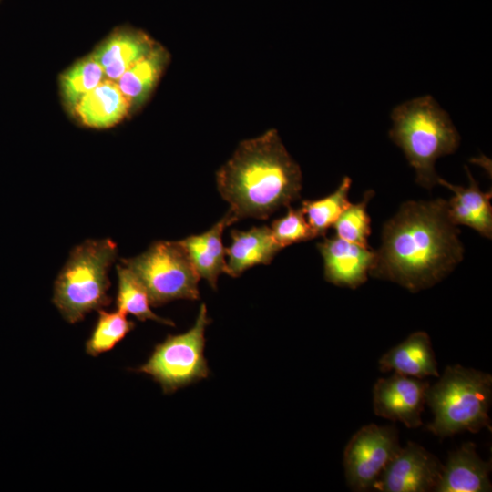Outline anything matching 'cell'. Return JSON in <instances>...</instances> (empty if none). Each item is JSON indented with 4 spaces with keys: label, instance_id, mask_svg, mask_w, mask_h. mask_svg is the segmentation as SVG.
<instances>
[{
    "label": "cell",
    "instance_id": "11",
    "mask_svg": "<svg viewBox=\"0 0 492 492\" xmlns=\"http://www.w3.org/2000/svg\"><path fill=\"white\" fill-rule=\"evenodd\" d=\"M317 247L328 282L356 289L367 281L376 257L371 247H363L337 236L324 237Z\"/></svg>",
    "mask_w": 492,
    "mask_h": 492
},
{
    "label": "cell",
    "instance_id": "16",
    "mask_svg": "<svg viewBox=\"0 0 492 492\" xmlns=\"http://www.w3.org/2000/svg\"><path fill=\"white\" fill-rule=\"evenodd\" d=\"M231 243L225 248V273L240 276L247 269L258 264H269L282 250L272 237L270 227H252L248 231L232 230Z\"/></svg>",
    "mask_w": 492,
    "mask_h": 492
},
{
    "label": "cell",
    "instance_id": "6",
    "mask_svg": "<svg viewBox=\"0 0 492 492\" xmlns=\"http://www.w3.org/2000/svg\"><path fill=\"white\" fill-rule=\"evenodd\" d=\"M121 262L144 286L151 306L200 298V277L179 241H156L143 253Z\"/></svg>",
    "mask_w": 492,
    "mask_h": 492
},
{
    "label": "cell",
    "instance_id": "1",
    "mask_svg": "<svg viewBox=\"0 0 492 492\" xmlns=\"http://www.w3.org/2000/svg\"><path fill=\"white\" fill-rule=\"evenodd\" d=\"M459 232L448 216L447 200L405 201L384 225L370 275L412 292L430 288L462 261Z\"/></svg>",
    "mask_w": 492,
    "mask_h": 492
},
{
    "label": "cell",
    "instance_id": "25",
    "mask_svg": "<svg viewBox=\"0 0 492 492\" xmlns=\"http://www.w3.org/2000/svg\"><path fill=\"white\" fill-rule=\"evenodd\" d=\"M270 229L273 239L282 249L317 237L301 208L293 209L289 206L286 214L274 220Z\"/></svg>",
    "mask_w": 492,
    "mask_h": 492
},
{
    "label": "cell",
    "instance_id": "4",
    "mask_svg": "<svg viewBox=\"0 0 492 492\" xmlns=\"http://www.w3.org/2000/svg\"><path fill=\"white\" fill-rule=\"evenodd\" d=\"M491 397V374L460 364L448 365L427 390L425 404L434 420L426 429L440 438L465 431L490 430Z\"/></svg>",
    "mask_w": 492,
    "mask_h": 492
},
{
    "label": "cell",
    "instance_id": "24",
    "mask_svg": "<svg viewBox=\"0 0 492 492\" xmlns=\"http://www.w3.org/2000/svg\"><path fill=\"white\" fill-rule=\"evenodd\" d=\"M374 192L367 190L358 203H350L333 224L336 236L363 247H370L371 219L367 212L368 202Z\"/></svg>",
    "mask_w": 492,
    "mask_h": 492
},
{
    "label": "cell",
    "instance_id": "18",
    "mask_svg": "<svg viewBox=\"0 0 492 492\" xmlns=\"http://www.w3.org/2000/svg\"><path fill=\"white\" fill-rule=\"evenodd\" d=\"M237 220L229 212L204 233L187 237L179 242L187 251L196 272L205 279L213 290L217 289L218 278L225 272V248L222 233L226 227Z\"/></svg>",
    "mask_w": 492,
    "mask_h": 492
},
{
    "label": "cell",
    "instance_id": "12",
    "mask_svg": "<svg viewBox=\"0 0 492 492\" xmlns=\"http://www.w3.org/2000/svg\"><path fill=\"white\" fill-rule=\"evenodd\" d=\"M476 448L475 443L466 442L449 453L436 492L491 491V461H484Z\"/></svg>",
    "mask_w": 492,
    "mask_h": 492
},
{
    "label": "cell",
    "instance_id": "17",
    "mask_svg": "<svg viewBox=\"0 0 492 492\" xmlns=\"http://www.w3.org/2000/svg\"><path fill=\"white\" fill-rule=\"evenodd\" d=\"M383 373H394L424 379L439 376L437 363L429 335L423 331L411 333L379 359Z\"/></svg>",
    "mask_w": 492,
    "mask_h": 492
},
{
    "label": "cell",
    "instance_id": "7",
    "mask_svg": "<svg viewBox=\"0 0 492 492\" xmlns=\"http://www.w3.org/2000/svg\"><path fill=\"white\" fill-rule=\"evenodd\" d=\"M210 323L202 303L194 325L186 333L169 335L158 343L148 361L135 371L151 376L167 395L207 378L210 369L204 348L205 330Z\"/></svg>",
    "mask_w": 492,
    "mask_h": 492
},
{
    "label": "cell",
    "instance_id": "21",
    "mask_svg": "<svg viewBox=\"0 0 492 492\" xmlns=\"http://www.w3.org/2000/svg\"><path fill=\"white\" fill-rule=\"evenodd\" d=\"M105 78L103 67L92 54L77 61L60 77V91L65 105L72 111L77 103Z\"/></svg>",
    "mask_w": 492,
    "mask_h": 492
},
{
    "label": "cell",
    "instance_id": "22",
    "mask_svg": "<svg viewBox=\"0 0 492 492\" xmlns=\"http://www.w3.org/2000/svg\"><path fill=\"white\" fill-rule=\"evenodd\" d=\"M351 184L352 179L344 177L337 189L326 197L302 202L301 210L317 237L324 236L350 205L348 194Z\"/></svg>",
    "mask_w": 492,
    "mask_h": 492
},
{
    "label": "cell",
    "instance_id": "20",
    "mask_svg": "<svg viewBox=\"0 0 492 492\" xmlns=\"http://www.w3.org/2000/svg\"><path fill=\"white\" fill-rule=\"evenodd\" d=\"M117 272L118 292L116 306L118 310L126 314H131L139 321L152 320L174 326V323L171 320L159 317L152 312L147 291L128 268L123 264L118 265Z\"/></svg>",
    "mask_w": 492,
    "mask_h": 492
},
{
    "label": "cell",
    "instance_id": "26",
    "mask_svg": "<svg viewBox=\"0 0 492 492\" xmlns=\"http://www.w3.org/2000/svg\"><path fill=\"white\" fill-rule=\"evenodd\" d=\"M0 1H2V0H0Z\"/></svg>",
    "mask_w": 492,
    "mask_h": 492
},
{
    "label": "cell",
    "instance_id": "9",
    "mask_svg": "<svg viewBox=\"0 0 492 492\" xmlns=\"http://www.w3.org/2000/svg\"><path fill=\"white\" fill-rule=\"evenodd\" d=\"M443 465L422 446L408 442L388 462L373 489L381 492L435 491Z\"/></svg>",
    "mask_w": 492,
    "mask_h": 492
},
{
    "label": "cell",
    "instance_id": "3",
    "mask_svg": "<svg viewBox=\"0 0 492 492\" xmlns=\"http://www.w3.org/2000/svg\"><path fill=\"white\" fill-rule=\"evenodd\" d=\"M389 137L404 152L415 172V181L431 190L437 184L435 163L454 153L460 136L446 111L430 96L415 97L391 112Z\"/></svg>",
    "mask_w": 492,
    "mask_h": 492
},
{
    "label": "cell",
    "instance_id": "15",
    "mask_svg": "<svg viewBox=\"0 0 492 492\" xmlns=\"http://www.w3.org/2000/svg\"><path fill=\"white\" fill-rule=\"evenodd\" d=\"M72 112L85 127L108 128L126 118L131 108L116 81L105 78L77 103Z\"/></svg>",
    "mask_w": 492,
    "mask_h": 492
},
{
    "label": "cell",
    "instance_id": "13",
    "mask_svg": "<svg viewBox=\"0 0 492 492\" xmlns=\"http://www.w3.org/2000/svg\"><path fill=\"white\" fill-rule=\"evenodd\" d=\"M147 33L133 27L116 29L93 53L106 78L117 81L156 45Z\"/></svg>",
    "mask_w": 492,
    "mask_h": 492
},
{
    "label": "cell",
    "instance_id": "8",
    "mask_svg": "<svg viewBox=\"0 0 492 492\" xmlns=\"http://www.w3.org/2000/svg\"><path fill=\"white\" fill-rule=\"evenodd\" d=\"M400 448L395 426L370 424L360 428L343 452L348 486L354 491L373 489L379 475Z\"/></svg>",
    "mask_w": 492,
    "mask_h": 492
},
{
    "label": "cell",
    "instance_id": "19",
    "mask_svg": "<svg viewBox=\"0 0 492 492\" xmlns=\"http://www.w3.org/2000/svg\"><path fill=\"white\" fill-rule=\"evenodd\" d=\"M169 54L159 43L117 81L120 91L128 100L131 112L140 108L156 87L168 63Z\"/></svg>",
    "mask_w": 492,
    "mask_h": 492
},
{
    "label": "cell",
    "instance_id": "10",
    "mask_svg": "<svg viewBox=\"0 0 492 492\" xmlns=\"http://www.w3.org/2000/svg\"><path fill=\"white\" fill-rule=\"evenodd\" d=\"M430 384L427 381L394 373L379 378L373 388L374 414L408 428L422 425V413Z\"/></svg>",
    "mask_w": 492,
    "mask_h": 492
},
{
    "label": "cell",
    "instance_id": "5",
    "mask_svg": "<svg viewBox=\"0 0 492 492\" xmlns=\"http://www.w3.org/2000/svg\"><path fill=\"white\" fill-rule=\"evenodd\" d=\"M117 257L110 239L87 240L76 246L59 272L53 302L69 323L80 322L91 311L109 305L108 271Z\"/></svg>",
    "mask_w": 492,
    "mask_h": 492
},
{
    "label": "cell",
    "instance_id": "23",
    "mask_svg": "<svg viewBox=\"0 0 492 492\" xmlns=\"http://www.w3.org/2000/svg\"><path fill=\"white\" fill-rule=\"evenodd\" d=\"M98 312L97 323L86 343V352L94 357L112 350L135 327L127 314L118 309L114 312L100 309Z\"/></svg>",
    "mask_w": 492,
    "mask_h": 492
},
{
    "label": "cell",
    "instance_id": "14",
    "mask_svg": "<svg viewBox=\"0 0 492 492\" xmlns=\"http://www.w3.org/2000/svg\"><path fill=\"white\" fill-rule=\"evenodd\" d=\"M469 186L454 185L438 177L437 184L450 190L454 196L447 200V212L455 225H465L487 239L492 238L491 190L483 192L466 167Z\"/></svg>",
    "mask_w": 492,
    "mask_h": 492
},
{
    "label": "cell",
    "instance_id": "2",
    "mask_svg": "<svg viewBox=\"0 0 492 492\" xmlns=\"http://www.w3.org/2000/svg\"><path fill=\"white\" fill-rule=\"evenodd\" d=\"M217 188L241 218L265 220L300 198L302 176L276 129L241 141L232 157L217 171Z\"/></svg>",
    "mask_w": 492,
    "mask_h": 492
}]
</instances>
